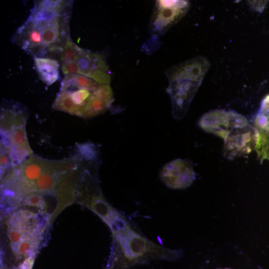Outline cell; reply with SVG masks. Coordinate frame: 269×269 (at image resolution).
<instances>
[{
    "mask_svg": "<svg viewBox=\"0 0 269 269\" xmlns=\"http://www.w3.org/2000/svg\"><path fill=\"white\" fill-rule=\"evenodd\" d=\"M199 125L205 132L224 140L223 154L228 159L248 154L255 148L256 129L244 116L235 111H210L201 117Z\"/></svg>",
    "mask_w": 269,
    "mask_h": 269,
    "instance_id": "1",
    "label": "cell"
},
{
    "mask_svg": "<svg viewBox=\"0 0 269 269\" xmlns=\"http://www.w3.org/2000/svg\"><path fill=\"white\" fill-rule=\"evenodd\" d=\"M70 14L67 13L48 20L29 15L18 30V38L23 48L36 57H44L48 53H58L61 56L63 47L70 37Z\"/></svg>",
    "mask_w": 269,
    "mask_h": 269,
    "instance_id": "2",
    "label": "cell"
},
{
    "mask_svg": "<svg viewBox=\"0 0 269 269\" xmlns=\"http://www.w3.org/2000/svg\"><path fill=\"white\" fill-rule=\"evenodd\" d=\"M210 66L206 58L198 56L166 71L169 81L166 91L171 99L172 114L175 119L180 120L186 114Z\"/></svg>",
    "mask_w": 269,
    "mask_h": 269,
    "instance_id": "3",
    "label": "cell"
},
{
    "mask_svg": "<svg viewBox=\"0 0 269 269\" xmlns=\"http://www.w3.org/2000/svg\"><path fill=\"white\" fill-rule=\"evenodd\" d=\"M189 7L187 0H156L149 23L151 35L162 36L186 14Z\"/></svg>",
    "mask_w": 269,
    "mask_h": 269,
    "instance_id": "4",
    "label": "cell"
},
{
    "mask_svg": "<svg viewBox=\"0 0 269 269\" xmlns=\"http://www.w3.org/2000/svg\"><path fill=\"white\" fill-rule=\"evenodd\" d=\"M95 91L75 86H61L53 107L56 110L84 118Z\"/></svg>",
    "mask_w": 269,
    "mask_h": 269,
    "instance_id": "5",
    "label": "cell"
},
{
    "mask_svg": "<svg viewBox=\"0 0 269 269\" xmlns=\"http://www.w3.org/2000/svg\"><path fill=\"white\" fill-rule=\"evenodd\" d=\"M159 177L167 187L173 189L189 186L195 175L192 162L188 159H176L165 164L159 172Z\"/></svg>",
    "mask_w": 269,
    "mask_h": 269,
    "instance_id": "6",
    "label": "cell"
},
{
    "mask_svg": "<svg viewBox=\"0 0 269 269\" xmlns=\"http://www.w3.org/2000/svg\"><path fill=\"white\" fill-rule=\"evenodd\" d=\"M79 75L88 77L100 85L109 84L111 75L102 55L82 48L75 60Z\"/></svg>",
    "mask_w": 269,
    "mask_h": 269,
    "instance_id": "7",
    "label": "cell"
},
{
    "mask_svg": "<svg viewBox=\"0 0 269 269\" xmlns=\"http://www.w3.org/2000/svg\"><path fill=\"white\" fill-rule=\"evenodd\" d=\"M114 100V94L109 84L100 85L94 92L84 118H91L104 113L109 109Z\"/></svg>",
    "mask_w": 269,
    "mask_h": 269,
    "instance_id": "8",
    "label": "cell"
},
{
    "mask_svg": "<svg viewBox=\"0 0 269 269\" xmlns=\"http://www.w3.org/2000/svg\"><path fill=\"white\" fill-rule=\"evenodd\" d=\"M34 66L41 80L47 85L55 83L59 78V64L55 59L34 58Z\"/></svg>",
    "mask_w": 269,
    "mask_h": 269,
    "instance_id": "9",
    "label": "cell"
},
{
    "mask_svg": "<svg viewBox=\"0 0 269 269\" xmlns=\"http://www.w3.org/2000/svg\"><path fill=\"white\" fill-rule=\"evenodd\" d=\"M100 85L93 80L79 74L65 75L61 86H75L95 91Z\"/></svg>",
    "mask_w": 269,
    "mask_h": 269,
    "instance_id": "10",
    "label": "cell"
},
{
    "mask_svg": "<svg viewBox=\"0 0 269 269\" xmlns=\"http://www.w3.org/2000/svg\"><path fill=\"white\" fill-rule=\"evenodd\" d=\"M256 130L269 131V94L263 100L255 120Z\"/></svg>",
    "mask_w": 269,
    "mask_h": 269,
    "instance_id": "11",
    "label": "cell"
},
{
    "mask_svg": "<svg viewBox=\"0 0 269 269\" xmlns=\"http://www.w3.org/2000/svg\"><path fill=\"white\" fill-rule=\"evenodd\" d=\"M257 140L255 149L258 157L262 160L269 161V131L256 130Z\"/></svg>",
    "mask_w": 269,
    "mask_h": 269,
    "instance_id": "12",
    "label": "cell"
},
{
    "mask_svg": "<svg viewBox=\"0 0 269 269\" xmlns=\"http://www.w3.org/2000/svg\"><path fill=\"white\" fill-rule=\"evenodd\" d=\"M82 49L70 37L63 47L60 58L61 64L75 61Z\"/></svg>",
    "mask_w": 269,
    "mask_h": 269,
    "instance_id": "13",
    "label": "cell"
},
{
    "mask_svg": "<svg viewBox=\"0 0 269 269\" xmlns=\"http://www.w3.org/2000/svg\"><path fill=\"white\" fill-rule=\"evenodd\" d=\"M61 69L65 75L79 74V67L75 61L61 64Z\"/></svg>",
    "mask_w": 269,
    "mask_h": 269,
    "instance_id": "14",
    "label": "cell"
},
{
    "mask_svg": "<svg viewBox=\"0 0 269 269\" xmlns=\"http://www.w3.org/2000/svg\"></svg>",
    "mask_w": 269,
    "mask_h": 269,
    "instance_id": "15",
    "label": "cell"
}]
</instances>
